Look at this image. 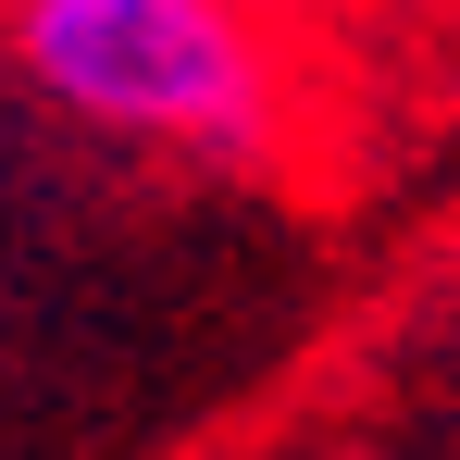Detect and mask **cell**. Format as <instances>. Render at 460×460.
I'll return each mask as SVG.
<instances>
[{
	"label": "cell",
	"instance_id": "cell-1",
	"mask_svg": "<svg viewBox=\"0 0 460 460\" xmlns=\"http://www.w3.org/2000/svg\"><path fill=\"white\" fill-rule=\"evenodd\" d=\"M25 87L162 162H261L274 63L236 0H13Z\"/></svg>",
	"mask_w": 460,
	"mask_h": 460
}]
</instances>
